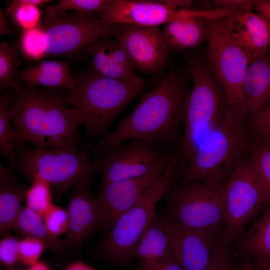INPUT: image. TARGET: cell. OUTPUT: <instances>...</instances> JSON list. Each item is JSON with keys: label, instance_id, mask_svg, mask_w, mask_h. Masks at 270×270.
Wrapping results in <instances>:
<instances>
[{"label": "cell", "instance_id": "6da1fadb", "mask_svg": "<svg viewBox=\"0 0 270 270\" xmlns=\"http://www.w3.org/2000/svg\"><path fill=\"white\" fill-rule=\"evenodd\" d=\"M189 75V69L186 72L172 70L142 94L136 108L114 130L86 146L92 157L98 160L116 146L134 139L152 140L164 146L180 140L190 91Z\"/></svg>", "mask_w": 270, "mask_h": 270}, {"label": "cell", "instance_id": "7a4b0ae2", "mask_svg": "<svg viewBox=\"0 0 270 270\" xmlns=\"http://www.w3.org/2000/svg\"><path fill=\"white\" fill-rule=\"evenodd\" d=\"M10 108L16 146L77 148L80 124L76 112L68 108L62 95L52 88L20 86Z\"/></svg>", "mask_w": 270, "mask_h": 270}, {"label": "cell", "instance_id": "3957f363", "mask_svg": "<svg viewBox=\"0 0 270 270\" xmlns=\"http://www.w3.org/2000/svg\"><path fill=\"white\" fill-rule=\"evenodd\" d=\"M248 115L244 104L228 106L222 120L201 140L182 168L181 184L226 180L252 146L244 123Z\"/></svg>", "mask_w": 270, "mask_h": 270}, {"label": "cell", "instance_id": "277c9868", "mask_svg": "<svg viewBox=\"0 0 270 270\" xmlns=\"http://www.w3.org/2000/svg\"><path fill=\"white\" fill-rule=\"evenodd\" d=\"M64 95L66 104L78 114L88 137L95 141L108 132L113 122L147 87L141 78L125 80L100 75L92 69L79 74Z\"/></svg>", "mask_w": 270, "mask_h": 270}, {"label": "cell", "instance_id": "5b68a950", "mask_svg": "<svg viewBox=\"0 0 270 270\" xmlns=\"http://www.w3.org/2000/svg\"><path fill=\"white\" fill-rule=\"evenodd\" d=\"M10 166L30 183L36 178L48 182L58 198L79 184H91L100 172L97 162L84 148L78 147L38 148L19 145Z\"/></svg>", "mask_w": 270, "mask_h": 270}, {"label": "cell", "instance_id": "8992f818", "mask_svg": "<svg viewBox=\"0 0 270 270\" xmlns=\"http://www.w3.org/2000/svg\"><path fill=\"white\" fill-rule=\"evenodd\" d=\"M192 86L185 108L184 130L180 138L182 154L178 168L190 159L201 140L224 119L228 105L220 84L206 60L186 58Z\"/></svg>", "mask_w": 270, "mask_h": 270}, {"label": "cell", "instance_id": "52a82bcc", "mask_svg": "<svg viewBox=\"0 0 270 270\" xmlns=\"http://www.w3.org/2000/svg\"><path fill=\"white\" fill-rule=\"evenodd\" d=\"M182 150L181 146L178 145L160 178L117 220L100 248L98 255L102 260L116 266H126L132 260L142 234L156 216L155 208L157 203L170 190L178 174Z\"/></svg>", "mask_w": 270, "mask_h": 270}, {"label": "cell", "instance_id": "ba28073f", "mask_svg": "<svg viewBox=\"0 0 270 270\" xmlns=\"http://www.w3.org/2000/svg\"><path fill=\"white\" fill-rule=\"evenodd\" d=\"M40 25L46 56H72L84 52L94 42L106 36H116L122 26L106 24L92 15L66 12L45 14Z\"/></svg>", "mask_w": 270, "mask_h": 270}, {"label": "cell", "instance_id": "9c48e42d", "mask_svg": "<svg viewBox=\"0 0 270 270\" xmlns=\"http://www.w3.org/2000/svg\"><path fill=\"white\" fill-rule=\"evenodd\" d=\"M208 22L206 62L222 86L228 106L244 104L242 85L250 60L234 39L226 17Z\"/></svg>", "mask_w": 270, "mask_h": 270}, {"label": "cell", "instance_id": "30bf717a", "mask_svg": "<svg viewBox=\"0 0 270 270\" xmlns=\"http://www.w3.org/2000/svg\"><path fill=\"white\" fill-rule=\"evenodd\" d=\"M169 192L168 218L186 226L216 231L224 222V183L180 184Z\"/></svg>", "mask_w": 270, "mask_h": 270}, {"label": "cell", "instance_id": "8fae6325", "mask_svg": "<svg viewBox=\"0 0 270 270\" xmlns=\"http://www.w3.org/2000/svg\"><path fill=\"white\" fill-rule=\"evenodd\" d=\"M266 205L260 180L248 158L240 162L224 183V236L230 244L246 224Z\"/></svg>", "mask_w": 270, "mask_h": 270}, {"label": "cell", "instance_id": "7c38bea8", "mask_svg": "<svg viewBox=\"0 0 270 270\" xmlns=\"http://www.w3.org/2000/svg\"><path fill=\"white\" fill-rule=\"evenodd\" d=\"M150 140L124 142L96 160L102 172L100 185L138 177L149 172L168 152Z\"/></svg>", "mask_w": 270, "mask_h": 270}, {"label": "cell", "instance_id": "4fadbf2b", "mask_svg": "<svg viewBox=\"0 0 270 270\" xmlns=\"http://www.w3.org/2000/svg\"><path fill=\"white\" fill-rule=\"evenodd\" d=\"M173 154L167 152L144 175L100 185L98 200L100 226L112 228L117 220L131 208L161 176Z\"/></svg>", "mask_w": 270, "mask_h": 270}, {"label": "cell", "instance_id": "5bb4252c", "mask_svg": "<svg viewBox=\"0 0 270 270\" xmlns=\"http://www.w3.org/2000/svg\"><path fill=\"white\" fill-rule=\"evenodd\" d=\"M115 37L141 72L155 74L168 66L170 51L159 26L123 25Z\"/></svg>", "mask_w": 270, "mask_h": 270}, {"label": "cell", "instance_id": "9a60e30c", "mask_svg": "<svg viewBox=\"0 0 270 270\" xmlns=\"http://www.w3.org/2000/svg\"><path fill=\"white\" fill-rule=\"evenodd\" d=\"M161 219L172 251L183 269L204 270L220 232L186 226L168 216Z\"/></svg>", "mask_w": 270, "mask_h": 270}, {"label": "cell", "instance_id": "2e32d148", "mask_svg": "<svg viewBox=\"0 0 270 270\" xmlns=\"http://www.w3.org/2000/svg\"><path fill=\"white\" fill-rule=\"evenodd\" d=\"M95 14L96 18L111 26H156L179 17L178 9L166 0H114L108 8Z\"/></svg>", "mask_w": 270, "mask_h": 270}, {"label": "cell", "instance_id": "e0dca14e", "mask_svg": "<svg viewBox=\"0 0 270 270\" xmlns=\"http://www.w3.org/2000/svg\"><path fill=\"white\" fill-rule=\"evenodd\" d=\"M90 184L74 188L67 207L69 226L64 239L70 250H78L86 238L100 226L98 199L92 194Z\"/></svg>", "mask_w": 270, "mask_h": 270}, {"label": "cell", "instance_id": "ac0fdd59", "mask_svg": "<svg viewBox=\"0 0 270 270\" xmlns=\"http://www.w3.org/2000/svg\"><path fill=\"white\" fill-rule=\"evenodd\" d=\"M226 20L232 36L250 62L270 49V22L252 11L234 12Z\"/></svg>", "mask_w": 270, "mask_h": 270}, {"label": "cell", "instance_id": "d6986e66", "mask_svg": "<svg viewBox=\"0 0 270 270\" xmlns=\"http://www.w3.org/2000/svg\"><path fill=\"white\" fill-rule=\"evenodd\" d=\"M217 10H190L189 15L167 22L162 32L170 51L194 48L207 41L208 20L218 18Z\"/></svg>", "mask_w": 270, "mask_h": 270}, {"label": "cell", "instance_id": "ffe728a7", "mask_svg": "<svg viewBox=\"0 0 270 270\" xmlns=\"http://www.w3.org/2000/svg\"><path fill=\"white\" fill-rule=\"evenodd\" d=\"M114 36L100 38L90 44L84 52L91 57L92 70L108 78L130 80L140 78L124 49Z\"/></svg>", "mask_w": 270, "mask_h": 270}, {"label": "cell", "instance_id": "44dd1931", "mask_svg": "<svg viewBox=\"0 0 270 270\" xmlns=\"http://www.w3.org/2000/svg\"><path fill=\"white\" fill-rule=\"evenodd\" d=\"M243 102L249 116L270 102V49L263 56L251 62L242 85Z\"/></svg>", "mask_w": 270, "mask_h": 270}, {"label": "cell", "instance_id": "7402d4cb", "mask_svg": "<svg viewBox=\"0 0 270 270\" xmlns=\"http://www.w3.org/2000/svg\"><path fill=\"white\" fill-rule=\"evenodd\" d=\"M68 60H42L36 65L18 71L16 80L23 82L25 86L36 88H60L68 90L74 88L76 78L70 70Z\"/></svg>", "mask_w": 270, "mask_h": 270}, {"label": "cell", "instance_id": "603a6c76", "mask_svg": "<svg viewBox=\"0 0 270 270\" xmlns=\"http://www.w3.org/2000/svg\"><path fill=\"white\" fill-rule=\"evenodd\" d=\"M27 189L6 168L0 165V232L11 229L26 200Z\"/></svg>", "mask_w": 270, "mask_h": 270}, {"label": "cell", "instance_id": "cb8c5ba5", "mask_svg": "<svg viewBox=\"0 0 270 270\" xmlns=\"http://www.w3.org/2000/svg\"><path fill=\"white\" fill-rule=\"evenodd\" d=\"M172 253L162 219L156 216L142 234L134 257L142 264L162 261Z\"/></svg>", "mask_w": 270, "mask_h": 270}, {"label": "cell", "instance_id": "d4e9b609", "mask_svg": "<svg viewBox=\"0 0 270 270\" xmlns=\"http://www.w3.org/2000/svg\"><path fill=\"white\" fill-rule=\"evenodd\" d=\"M238 252L246 260L270 261V204L250 228L238 238Z\"/></svg>", "mask_w": 270, "mask_h": 270}, {"label": "cell", "instance_id": "484cf974", "mask_svg": "<svg viewBox=\"0 0 270 270\" xmlns=\"http://www.w3.org/2000/svg\"><path fill=\"white\" fill-rule=\"evenodd\" d=\"M24 236L42 241L45 248L58 256H66L70 250L64 240L52 236L47 230L42 216L26 208H22L12 228Z\"/></svg>", "mask_w": 270, "mask_h": 270}, {"label": "cell", "instance_id": "4316f807", "mask_svg": "<svg viewBox=\"0 0 270 270\" xmlns=\"http://www.w3.org/2000/svg\"><path fill=\"white\" fill-rule=\"evenodd\" d=\"M50 0H14L6 8L14 22L22 30L34 28L40 24L42 12L39 6L49 3Z\"/></svg>", "mask_w": 270, "mask_h": 270}, {"label": "cell", "instance_id": "83f0119b", "mask_svg": "<svg viewBox=\"0 0 270 270\" xmlns=\"http://www.w3.org/2000/svg\"><path fill=\"white\" fill-rule=\"evenodd\" d=\"M16 98L15 92L0 95V151L10 160L16 154V140L10 114V108Z\"/></svg>", "mask_w": 270, "mask_h": 270}, {"label": "cell", "instance_id": "f1b7e54d", "mask_svg": "<svg viewBox=\"0 0 270 270\" xmlns=\"http://www.w3.org/2000/svg\"><path fill=\"white\" fill-rule=\"evenodd\" d=\"M18 44L2 42L0 44V90L16 91L20 86L16 80L20 62L18 57Z\"/></svg>", "mask_w": 270, "mask_h": 270}, {"label": "cell", "instance_id": "f546056e", "mask_svg": "<svg viewBox=\"0 0 270 270\" xmlns=\"http://www.w3.org/2000/svg\"><path fill=\"white\" fill-rule=\"evenodd\" d=\"M248 160L262 185L266 206L270 204V144L252 145Z\"/></svg>", "mask_w": 270, "mask_h": 270}, {"label": "cell", "instance_id": "4dcf8cb0", "mask_svg": "<svg viewBox=\"0 0 270 270\" xmlns=\"http://www.w3.org/2000/svg\"><path fill=\"white\" fill-rule=\"evenodd\" d=\"M114 0H62L46 7L45 14L54 16L66 12L68 10L76 13L92 15L102 11L112 5Z\"/></svg>", "mask_w": 270, "mask_h": 270}, {"label": "cell", "instance_id": "1f68e13d", "mask_svg": "<svg viewBox=\"0 0 270 270\" xmlns=\"http://www.w3.org/2000/svg\"><path fill=\"white\" fill-rule=\"evenodd\" d=\"M26 207L42 218L52 204V189L44 180L36 178L26 192Z\"/></svg>", "mask_w": 270, "mask_h": 270}, {"label": "cell", "instance_id": "d6a6232c", "mask_svg": "<svg viewBox=\"0 0 270 270\" xmlns=\"http://www.w3.org/2000/svg\"><path fill=\"white\" fill-rule=\"evenodd\" d=\"M44 34V30L40 24L34 28L22 31L18 46L26 58L40 61L46 56L42 43Z\"/></svg>", "mask_w": 270, "mask_h": 270}, {"label": "cell", "instance_id": "836d02e7", "mask_svg": "<svg viewBox=\"0 0 270 270\" xmlns=\"http://www.w3.org/2000/svg\"><path fill=\"white\" fill-rule=\"evenodd\" d=\"M42 218L48 232L54 236L58 238L66 234L69 226V218L66 210L52 204Z\"/></svg>", "mask_w": 270, "mask_h": 270}, {"label": "cell", "instance_id": "e575fe53", "mask_svg": "<svg viewBox=\"0 0 270 270\" xmlns=\"http://www.w3.org/2000/svg\"><path fill=\"white\" fill-rule=\"evenodd\" d=\"M223 232L216 236L211 260L204 270H231L232 255Z\"/></svg>", "mask_w": 270, "mask_h": 270}, {"label": "cell", "instance_id": "d590c367", "mask_svg": "<svg viewBox=\"0 0 270 270\" xmlns=\"http://www.w3.org/2000/svg\"><path fill=\"white\" fill-rule=\"evenodd\" d=\"M45 248L44 243L32 237L26 236L20 240V261L27 266L38 262Z\"/></svg>", "mask_w": 270, "mask_h": 270}, {"label": "cell", "instance_id": "8d00e7d4", "mask_svg": "<svg viewBox=\"0 0 270 270\" xmlns=\"http://www.w3.org/2000/svg\"><path fill=\"white\" fill-rule=\"evenodd\" d=\"M250 118L249 130L264 142L270 144V105Z\"/></svg>", "mask_w": 270, "mask_h": 270}, {"label": "cell", "instance_id": "74e56055", "mask_svg": "<svg viewBox=\"0 0 270 270\" xmlns=\"http://www.w3.org/2000/svg\"><path fill=\"white\" fill-rule=\"evenodd\" d=\"M20 240L12 236H6L0 242V260L6 266H13L18 261Z\"/></svg>", "mask_w": 270, "mask_h": 270}, {"label": "cell", "instance_id": "f35d334b", "mask_svg": "<svg viewBox=\"0 0 270 270\" xmlns=\"http://www.w3.org/2000/svg\"><path fill=\"white\" fill-rule=\"evenodd\" d=\"M215 8L228 11L232 13L252 11V0H216L212 1Z\"/></svg>", "mask_w": 270, "mask_h": 270}, {"label": "cell", "instance_id": "ab89813d", "mask_svg": "<svg viewBox=\"0 0 270 270\" xmlns=\"http://www.w3.org/2000/svg\"><path fill=\"white\" fill-rule=\"evenodd\" d=\"M139 270H184L174 252L160 262L140 264Z\"/></svg>", "mask_w": 270, "mask_h": 270}, {"label": "cell", "instance_id": "60d3db41", "mask_svg": "<svg viewBox=\"0 0 270 270\" xmlns=\"http://www.w3.org/2000/svg\"><path fill=\"white\" fill-rule=\"evenodd\" d=\"M241 266L244 270H270V261L250 259L244 262Z\"/></svg>", "mask_w": 270, "mask_h": 270}, {"label": "cell", "instance_id": "b9f144b4", "mask_svg": "<svg viewBox=\"0 0 270 270\" xmlns=\"http://www.w3.org/2000/svg\"><path fill=\"white\" fill-rule=\"evenodd\" d=\"M253 8L270 22V0H252Z\"/></svg>", "mask_w": 270, "mask_h": 270}, {"label": "cell", "instance_id": "7bdbcfd3", "mask_svg": "<svg viewBox=\"0 0 270 270\" xmlns=\"http://www.w3.org/2000/svg\"><path fill=\"white\" fill-rule=\"evenodd\" d=\"M12 30L9 27L6 22V16L4 10H0V34L6 36L10 34Z\"/></svg>", "mask_w": 270, "mask_h": 270}, {"label": "cell", "instance_id": "ee69618b", "mask_svg": "<svg viewBox=\"0 0 270 270\" xmlns=\"http://www.w3.org/2000/svg\"><path fill=\"white\" fill-rule=\"evenodd\" d=\"M64 270H98L81 261H76L69 264Z\"/></svg>", "mask_w": 270, "mask_h": 270}, {"label": "cell", "instance_id": "f6af8a7d", "mask_svg": "<svg viewBox=\"0 0 270 270\" xmlns=\"http://www.w3.org/2000/svg\"><path fill=\"white\" fill-rule=\"evenodd\" d=\"M26 270H52L51 268L46 262L42 261H38L34 264L29 266Z\"/></svg>", "mask_w": 270, "mask_h": 270}, {"label": "cell", "instance_id": "bcb514c9", "mask_svg": "<svg viewBox=\"0 0 270 270\" xmlns=\"http://www.w3.org/2000/svg\"><path fill=\"white\" fill-rule=\"evenodd\" d=\"M231 270H244L242 266L233 267L232 268Z\"/></svg>", "mask_w": 270, "mask_h": 270}, {"label": "cell", "instance_id": "7dc6e473", "mask_svg": "<svg viewBox=\"0 0 270 270\" xmlns=\"http://www.w3.org/2000/svg\"><path fill=\"white\" fill-rule=\"evenodd\" d=\"M22 270V269H14V270Z\"/></svg>", "mask_w": 270, "mask_h": 270}]
</instances>
